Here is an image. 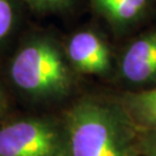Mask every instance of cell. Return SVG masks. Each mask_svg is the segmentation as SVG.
I'll return each instance as SVG.
<instances>
[{"label":"cell","instance_id":"obj_9","mask_svg":"<svg viewBox=\"0 0 156 156\" xmlns=\"http://www.w3.org/2000/svg\"><path fill=\"white\" fill-rule=\"evenodd\" d=\"M141 149L145 156H156V129H146L144 132Z\"/></svg>","mask_w":156,"mask_h":156},{"label":"cell","instance_id":"obj_3","mask_svg":"<svg viewBox=\"0 0 156 156\" xmlns=\"http://www.w3.org/2000/svg\"><path fill=\"white\" fill-rule=\"evenodd\" d=\"M66 140L44 120H21L0 128V156H65Z\"/></svg>","mask_w":156,"mask_h":156},{"label":"cell","instance_id":"obj_6","mask_svg":"<svg viewBox=\"0 0 156 156\" xmlns=\"http://www.w3.org/2000/svg\"><path fill=\"white\" fill-rule=\"evenodd\" d=\"M127 115L144 129H156V89L131 94L125 98Z\"/></svg>","mask_w":156,"mask_h":156},{"label":"cell","instance_id":"obj_10","mask_svg":"<svg viewBox=\"0 0 156 156\" xmlns=\"http://www.w3.org/2000/svg\"><path fill=\"white\" fill-rule=\"evenodd\" d=\"M35 4L38 5H45V6H55V5H60L62 2H65L67 0H30Z\"/></svg>","mask_w":156,"mask_h":156},{"label":"cell","instance_id":"obj_7","mask_svg":"<svg viewBox=\"0 0 156 156\" xmlns=\"http://www.w3.org/2000/svg\"><path fill=\"white\" fill-rule=\"evenodd\" d=\"M93 4L110 21L125 24L142 15L148 0H93Z\"/></svg>","mask_w":156,"mask_h":156},{"label":"cell","instance_id":"obj_5","mask_svg":"<svg viewBox=\"0 0 156 156\" xmlns=\"http://www.w3.org/2000/svg\"><path fill=\"white\" fill-rule=\"evenodd\" d=\"M122 73L133 83L156 81V33L145 35L129 45L122 59Z\"/></svg>","mask_w":156,"mask_h":156},{"label":"cell","instance_id":"obj_4","mask_svg":"<svg viewBox=\"0 0 156 156\" xmlns=\"http://www.w3.org/2000/svg\"><path fill=\"white\" fill-rule=\"evenodd\" d=\"M68 56L74 67L86 74H102L110 68V53L104 42L94 33L82 31L68 43Z\"/></svg>","mask_w":156,"mask_h":156},{"label":"cell","instance_id":"obj_2","mask_svg":"<svg viewBox=\"0 0 156 156\" xmlns=\"http://www.w3.org/2000/svg\"><path fill=\"white\" fill-rule=\"evenodd\" d=\"M11 75L17 87L34 95H62L71 84L62 55L52 43L45 41L31 43L17 53Z\"/></svg>","mask_w":156,"mask_h":156},{"label":"cell","instance_id":"obj_1","mask_svg":"<svg viewBox=\"0 0 156 156\" xmlns=\"http://www.w3.org/2000/svg\"><path fill=\"white\" fill-rule=\"evenodd\" d=\"M69 156H129L125 120L113 109L86 101L67 116Z\"/></svg>","mask_w":156,"mask_h":156},{"label":"cell","instance_id":"obj_8","mask_svg":"<svg viewBox=\"0 0 156 156\" xmlns=\"http://www.w3.org/2000/svg\"><path fill=\"white\" fill-rule=\"evenodd\" d=\"M13 8L8 0H0V39L5 37L13 24Z\"/></svg>","mask_w":156,"mask_h":156}]
</instances>
